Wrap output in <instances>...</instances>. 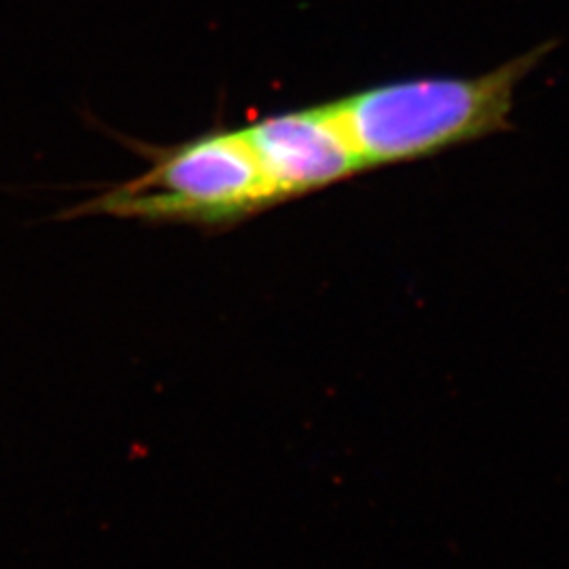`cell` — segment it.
<instances>
[{"label": "cell", "instance_id": "obj_1", "mask_svg": "<svg viewBox=\"0 0 569 569\" xmlns=\"http://www.w3.org/2000/svg\"><path fill=\"white\" fill-rule=\"evenodd\" d=\"M528 51L472 77H418L355 91L333 108L369 169L416 163L512 129L519 84L557 49Z\"/></svg>", "mask_w": 569, "mask_h": 569}, {"label": "cell", "instance_id": "obj_2", "mask_svg": "<svg viewBox=\"0 0 569 569\" xmlns=\"http://www.w3.org/2000/svg\"><path fill=\"white\" fill-rule=\"evenodd\" d=\"M277 207L243 129H216L150 152V167L70 216L226 230Z\"/></svg>", "mask_w": 569, "mask_h": 569}, {"label": "cell", "instance_id": "obj_3", "mask_svg": "<svg viewBox=\"0 0 569 569\" xmlns=\"http://www.w3.org/2000/svg\"><path fill=\"white\" fill-rule=\"evenodd\" d=\"M243 131L277 204L366 171L333 102L270 114Z\"/></svg>", "mask_w": 569, "mask_h": 569}]
</instances>
